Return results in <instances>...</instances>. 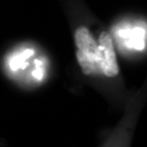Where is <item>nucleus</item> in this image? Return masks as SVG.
Wrapping results in <instances>:
<instances>
[{"mask_svg": "<svg viewBox=\"0 0 147 147\" xmlns=\"http://www.w3.org/2000/svg\"><path fill=\"white\" fill-rule=\"evenodd\" d=\"M75 42L78 48L76 57L83 73L86 75H98L104 73L103 51L87 27L76 29Z\"/></svg>", "mask_w": 147, "mask_h": 147, "instance_id": "nucleus-1", "label": "nucleus"}, {"mask_svg": "<svg viewBox=\"0 0 147 147\" xmlns=\"http://www.w3.org/2000/svg\"><path fill=\"white\" fill-rule=\"evenodd\" d=\"M99 45L103 51L104 57V75L108 77L117 76L119 72V65L117 61L113 40L108 33L104 32L101 34Z\"/></svg>", "mask_w": 147, "mask_h": 147, "instance_id": "nucleus-2", "label": "nucleus"}, {"mask_svg": "<svg viewBox=\"0 0 147 147\" xmlns=\"http://www.w3.org/2000/svg\"><path fill=\"white\" fill-rule=\"evenodd\" d=\"M34 54V51L30 49H27L23 53L20 55L14 57L10 61V66L12 70L16 71L17 69L21 68L25 69L27 67L28 63L26 62L27 59L30 57Z\"/></svg>", "mask_w": 147, "mask_h": 147, "instance_id": "nucleus-3", "label": "nucleus"}, {"mask_svg": "<svg viewBox=\"0 0 147 147\" xmlns=\"http://www.w3.org/2000/svg\"><path fill=\"white\" fill-rule=\"evenodd\" d=\"M32 75L38 80H42V77H43V74H42L41 67H36V69L33 71Z\"/></svg>", "mask_w": 147, "mask_h": 147, "instance_id": "nucleus-4", "label": "nucleus"}]
</instances>
